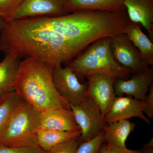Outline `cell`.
I'll list each match as a JSON object with an SVG mask.
<instances>
[{"label":"cell","instance_id":"6da1fadb","mask_svg":"<svg viewBox=\"0 0 153 153\" xmlns=\"http://www.w3.org/2000/svg\"><path fill=\"white\" fill-rule=\"evenodd\" d=\"M0 32V50L5 55L34 57L53 66L69 63L88 47L63 37L37 18L14 20Z\"/></svg>","mask_w":153,"mask_h":153},{"label":"cell","instance_id":"7a4b0ae2","mask_svg":"<svg viewBox=\"0 0 153 153\" xmlns=\"http://www.w3.org/2000/svg\"><path fill=\"white\" fill-rule=\"evenodd\" d=\"M54 67L33 57L20 62L14 90L23 100L40 111L54 108L71 109L55 89L52 79Z\"/></svg>","mask_w":153,"mask_h":153},{"label":"cell","instance_id":"3957f363","mask_svg":"<svg viewBox=\"0 0 153 153\" xmlns=\"http://www.w3.org/2000/svg\"><path fill=\"white\" fill-rule=\"evenodd\" d=\"M111 37H106L94 41L66 66L78 79L94 74H108L116 78L128 79L132 74L131 70L115 60L111 48Z\"/></svg>","mask_w":153,"mask_h":153},{"label":"cell","instance_id":"277c9868","mask_svg":"<svg viewBox=\"0 0 153 153\" xmlns=\"http://www.w3.org/2000/svg\"><path fill=\"white\" fill-rule=\"evenodd\" d=\"M41 111L22 100L0 137V145L9 147L38 146Z\"/></svg>","mask_w":153,"mask_h":153},{"label":"cell","instance_id":"5b68a950","mask_svg":"<svg viewBox=\"0 0 153 153\" xmlns=\"http://www.w3.org/2000/svg\"><path fill=\"white\" fill-rule=\"evenodd\" d=\"M74 119L81 131L80 139L82 142L95 137L103 131L107 123L97 105L86 97L81 103L70 106Z\"/></svg>","mask_w":153,"mask_h":153},{"label":"cell","instance_id":"8992f818","mask_svg":"<svg viewBox=\"0 0 153 153\" xmlns=\"http://www.w3.org/2000/svg\"><path fill=\"white\" fill-rule=\"evenodd\" d=\"M52 79L57 92L69 105L80 104L87 97V85L79 82L76 74L66 66L57 64L53 68Z\"/></svg>","mask_w":153,"mask_h":153},{"label":"cell","instance_id":"52a82bcc","mask_svg":"<svg viewBox=\"0 0 153 153\" xmlns=\"http://www.w3.org/2000/svg\"><path fill=\"white\" fill-rule=\"evenodd\" d=\"M111 48L115 60L122 66L131 70L132 74L146 71L150 66L126 33L111 37Z\"/></svg>","mask_w":153,"mask_h":153},{"label":"cell","instance_id":"ba28073f","mask_svg":"<svg viewBox=\"0 0 153 153\" xmlns=\"http://www.w3.org/2000/svg\"><path fill=\"white\" fill-rule=\"evenodd\" d=\"M86 78L88 80L87 96L95 102L104 117L116 97L114 87L116 78L105 74H94Z\"/></svg>","mask_w":153,"mask_h":153},{"label":"cell","instance_id":"9c48e42d","mask_svg":"<svg viewBox=\"0 0 153 153\" xmlns=\"http://www.w3.org/2000/svg\"><path fill=\"white\" fill-rule=\"evenodd\" d=\"M153 81V68L149 66L146 71L133 73L128 79L116 78L114 83L115 94L116 96H130L144 101Z\"/></svg>","mask_w":153,"mask_h":153},{"label":"cell","instance_id":"30bf717a","mask_svg":"<svg viewBox=\"0 0 153 153\" xmlns=\"http://www.w3.org/2000/svg\"><path fill=\"white\" fill-rule=\"evenodd\" d=\"M67 1L25 0L15 15L14 20L65 16L69 14L66 10Z\"/></svg>","mask_w":153,"mask_h":153},{"label":"cell","instance_id":"8fae6325","mask_svg":"<svg viewBox=\"0 0 153 153\" xmlns=\"http://www.w3.org/2000/svg\"><path fill=\"white\" fill-rule=\"evenodd\" d=\"M144 102L130 96H116L110 108L104 116L107 123L132 117L139 118L150 124V120L144 114Z\"/></svg>","mask_w":153,"mask_h":153},{"label":"cell","instance_id":"7c38bea8","mask_svg":"<svg viewBox=\"0 0 153 153\" xmlns=\"http://www.w3.org/2000/svg\"><path fill=\"white\" fill-rule=\"evenodd\" d=\"M40 128L59 131H81L71 109L54 108L41 111Z\"/></svg>","mask_w":153,"mask_h":153},{"label":"cell","instance_id":"4fadbf2b","mask_svg":"<svg viewBox=\"0 0 153 153\" xmlns=\"http://www.w3.org/2000/svg\"><path fill=\"white\" fill-rule=\"evenodd\" d=\"M130 21L140 24L153 38V0H123Z\"/></svg>","mask_w":153,"mask_h":153},{"label":"cell","instance_id":"5bb4252c","mask_svg":"<svg viewBox=\"0 0 153 153\" xmlns=\"http://www.w3.org/2000/svg\"><path fill=\"white\" fill-rule=\"evenodd\" d=\"M66 10L69 13L79 11H126L123 0H67Z\"/></svg>","mask_w":153,"mask_h":153},{"label":"cell","instance_id":"9a60e30c","mask_svg":"<svg viewBox=\"0 0 153 153\" xmlns=\"http://www.w3.org/2000/svg\"><path fill=\"white\" fill-rule=\"evenodd\" d=\"M139 23L129 21L126 28L125 33L133 44L138 49L149 66L153 64V44L150 38L142 30Z\"/></svg>","mask_w":153,"mask_h":153},{"label":"cell","instance_id":"2e32d148","mask_svg":"<svg viewBox=\"0 0 153 153\" xmlns=\"http://www.w3.org/2000/svg\"><path fill=\"white\" fill-rule=\"evenodd\" d=\"M136 124L128 120L107 123L105 127L104 140L108 146L126 148V142L130 134L134 130Z\"/></svg>","mask_w":153,"mask_h":153},{"label":"cell","instance_id":"e0dca14e","mask_svg":"<svg viewBox=\"0 0 153 153\" xmlns=\"http://www.w3.org/2000/svg\"><path fill=\"white\" fill-rule=\"evenodd\" d=\"M21 61L20 58L5 55L0 62V96L14 89Z\"/></svg>","mask_w":153,"mask_h":153},{"label":"cell","instance_id":"ac0fdd59","mask_svg":"<svg viewBox=\"0 0 153 153\" xmlns=\"http://www.w3.org/2000/svg\"><path fill=\"white\" fill-rule=\"evenodd\" d=\"M81 131L68 132L39 128L37 131L38 145L43 150L49 152L63 142L79 137Z\"/></svg>","mask_w":153,"mask_h":153},{"label":"cell","instance_id":"d6986e66","mask_svg":"<svg viewBox=\"0 0 153 153\" xmlns=\"http://www.w3.org/2000/svg\"><path fill=\"white\" fill-rule=\"evenodd\" d=\"M22 100L14 89L0 96V137Z\"/></svg>","mask_w":153,"mask_h":153},{"label":"cell","instance_id":"ffe728a7","mask_svg":"<svg viewBox=\"0 0 153 153\" xmlns=\"http://www.w3.org/2000/svg\"><path fill=\"white\" fill-rule=\"evenodd\" d=\"M25 0H0V16L7 23L14 20L15 15Z\"/></svg>","mask_w":153,"mask_h":153},{"label":"cell","instance_id":"44dd1931","mask_svg":"<svg viewBox=\"0 0 153 153\" xmlns=\"http://www.w3.org/2000/svg\"><path fill=\"white\" fill-rule=\"evenodd\" d=\"M104 141L103 131L92 139L79 145L75 153H99L100 149Z\"/></svg>","mask_w":153,"mask_h":153},{"label":"cell","instance_id":"7402d4cb","mask_svg":"<svg viewBox=\"0 0 153 153\" xmlns=\"http://www.w3.org/2000/svg\"><path fill=\"white\" fill-rule=\"evenodd\" d=\"M79 144L78 138L73 139L55 146L47 153H75Z\"/></svg>","mask_w":153,"mask_h":153},{"label":"cell","instance_id":"603a6c76","mask_svg":"<svg viewBox=\"0 0 153 153\" xmlns=\"http://www.w3.org/2000/svg\"><path fill=\"white\" fill-rule=\"evenodd\" d=\"M0 153H47L39 146L29 147H9L0 145Z\"/></svg>","mask_w":153,"mask_h":153},{"label":"cell","instance_id":"cb8c5ba5","mask_svg":"<svg viewBox=\"0 0 153 153\" xmlns=\"http://www.w3.org/2000/svg\"><path fill=\"white\" fill-rule=\"evenodd\" d=\"M149 93L147 95L144 100L145 108L144 113L146 114L148 118L152 119L153 117V84L150 87Z\"/></svg>","mask_w":153,"mask_h":153},{"label":"cell","instance_id":"d4e9b609","mask_svg":"<svg viewBox=\"0 0 153 153\" xmlns=\"http://www.w3.org/2000/svg\"><path fill=\"white\" fill-rule=\"evenodd\" d=\"M99 153H140L139 151H133L126 148L111 146L108 145H101Z\"/></svg>","mask_w":153,"mask_h":153},{"label":"cell","instance_id":"484cf974","mask_svg":"<svg viewBox=\"0 0 153 153\" xmlns=\"http://www.w3.org/2000/svg\"><path fill=\"white\" fill-rule=\"evenodd\" d=\"M140 153H153V138L143 147L142 149L139 151Z\"/></svg>","mask_w":153,"mask_h":153},{"label":"cell","instance_id":"4316f807","mask_svg":"<svg viewBox=\"0 0 153 153\" xmlns=\"http://www.w3.org/2000/svg\"><path fill=\"white\" fill-rule=\"evenodd\" d=\"M7 23L0 16V32L3 30L7 26Z\"/></svg>","mask_w":153,"mask_h":153}]
</instances>
